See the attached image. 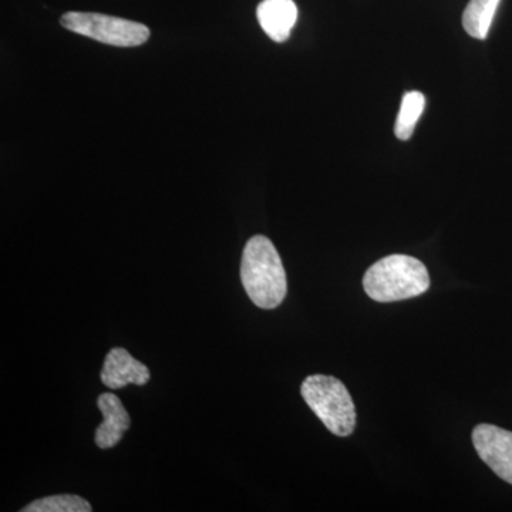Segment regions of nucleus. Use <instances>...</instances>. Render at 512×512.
Here are the masks:
<instances>
[{
    "instance_id": "nucleus-7",
    "label": "nucleus",
    "mask_w": 512,
    "mask_h": 512,
    "mask_svg": "<svg viewBox=\"0 0 512 512\" xmlns=\"http://www.w3.org/2000/svg\"><path fill=\"white\" fill-rule=\"evenodd\" d=\"M97 406L103 414V423L97 427L94 441L101 450H109L116 447L124 433L130 429L131 417L119 397L113 393H101Z\"/></svg>"
},
{
    "instance_id": "nucleus-3",
    "label": "nucleus",
    "mask_w": 512,
    "mask_h": 512,
    "mask_svg": "<svg viewBox=\"0 0 512 512\" xmlns=\"http://www.w3.org/2000/svg\"><path fill=\"white\" fill-rule=\"evenodd\" d=\"M301 393L312 412L330 433L348 437L356 427V409L345 384L333 376L312 375L303 380Z\"/></svg>"
},
{
    "instance_id": "nucleus-5",
    "label": "nucleus",
    "mask_w": 512,
    "mask_h": 512,
    "mask_svg": "<svg viewBox=\"0 0 512 512\" xmlns=\"http://www.w3.org/2000/svg\"><path fill=\"white\" fill-rule=\"evenodd\" d=\"M473 444L481 460L498 477L512 484V431L493 424H478L473 430Z\"/></svg>"
},
{
    "instance_id": "nucleus-6",
    "label": "nucleus",
    "mask_w": 512,
    "mask_h": 512,
    "mask_svg": "<svg viewBox=\"0 0 512 512\" xmlns=\"http://www.w3.org/2000/svg\"><path fill=\"white\" fill-rule=\"evenodd\" d=\"M100 379L111 390L121 389L127 384L144 386L150 380V369L134 359L126 349L114 348L104 359Z\"/></svg>"
},
{
    "instance_id": "nucleus-9",
    "label": "nucleus",
    "mask_w": 512,
    "mask_h": 512,
    "mask_svg": "<svg viewBox=\"0 0 512 512\" xmlns=\"http://www.w3.org/2000/svg\"><path fill=\"white\" fill-rule=\"evenodd\" d=\"M501 0H470L463 13V26L474 39H487Z\"/></svg>"
},
{
    "instance_id": "nucleus-1",
    "label": "nucleus",
    "mask_w": 512,
    "mask_h": 512,
    "mask_svg": "<svg viewBox=\"0 0 512 512\" xmlns=\"http://www.w3.org/2000/svg\"><path fill=\"white\" fill-rule=\"evenodd\" d=\"M241 281L252 302L261 309H275L284 302L288 282L281 256L271 239L255 235L242 254Z\"/></svg>"
},
{
    "instance_id": "nucleus-11",
    "label": "nucleus",
    "mask_w": 512,
    "mask_h": 512,
    "mask_svg": "<svg viewBox=\"0 0 512 512\" xmlns=\"http://www.w3.org/2000/svg\"><path fill=\"white\" fill-rule=\"evenodd\" d=\"M92 505L79 495H50L33 501L22 512H90Z\"/></svg>"
},
{
    "instance_id": "nucleus-8",
    "label": "nucleus",
    "mask_w": 512,
    "mask_h": 512,
    "mask_svg": "<svg viewBox=\"0 0 512 512\" xmlns=\"http://www.w3.org/2000/svg\"><path fill=\"white\" fill-rule=\"evenodd\" d=\"M259 25L276 43L286 42L298 20L293 0H262L256 9Z\"/></svg>"
},
{
    "instance_id": "nucleus-10",
    "label": "nucleus",
    "mask_w": 512,
    "mask_h": 512,
    "mask_svg": "<svg viewBox=\"0 0 512 512\" xmlns=\"http://www.w3.org/2000/svg\"><path fill=\"white\" fill-rule=\"evenodd\" d=\"M426 107V97L420 92L404 94L399 116H397L394 133L399 140L406 141L413 136L414 128L419 123L421 114Z\"/></svg>"
},
{
    "instance_id": "nucleus-4",
    "label": "nucleus",
    "mask_w": 512,
    "mask_h": 512,
    "mask_svg": "<svg viewBox=\"0 0 512 512\" xmlns=\"http://www.w3.org/2000/svg\"><path fill=\"white\" fill-rule=\"evenodd\" d=\"M60 23L64 29L77 35L117 47L141 46L150 37V29L143 23L101 13L67 12Z\"/></svg>"
},
{
    "instance_id": "nucleus-2",
    "label": "nucleus",
    "mask_w": 512,
    "mask_h": 512,
    "mask_svg": "<svg viewBox=\"0 0 512 512\" xmlns=\"http://www.w3.org/2000/svg\"><path fill=\"white\" fill-rule=\"evenodd\" d=\"M363 288L373 301L389 303L416 298L429 291L426 265L414 256L394 254L367 269Z\"/></svg>"
}]
</instances>
